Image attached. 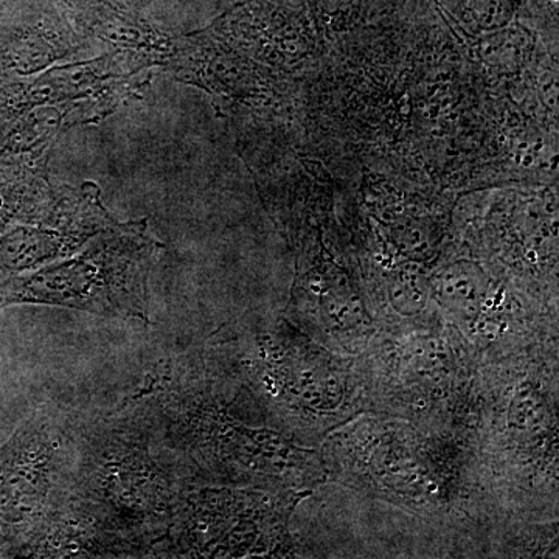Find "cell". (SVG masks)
<instances>
[{
  "mask_svg": "<svg viewBox=\"0 0 559 559\" xmlns=\"http://www.w3.org/2000/svg\"><path fill=\"white\" fill-rule=\"evenodd\" d=\"M131 242L102 241L100 246L70 261L64 270L50 272L55 277L43 289L32 293L38 301L146 319V293L143 257L127 255Z\"/></svg>",
  "mask_w": 559,
  "mask_h": 559,
  "instance_id": "6da1fadb",
  "label": "cell"
}]
</instances>
